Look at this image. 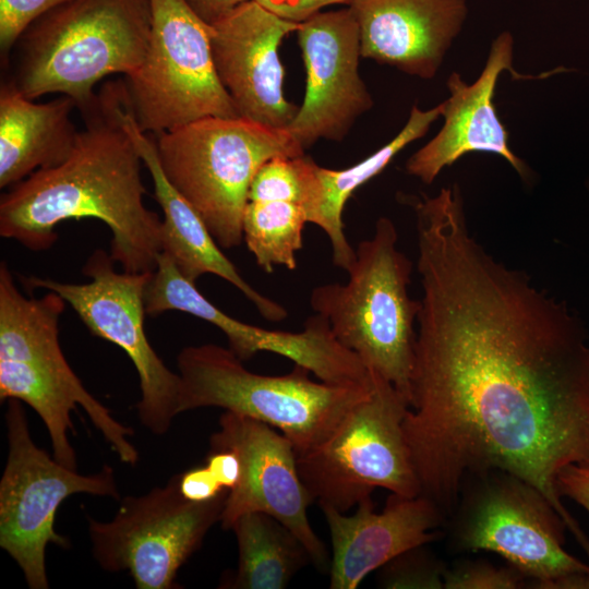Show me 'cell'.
<instances>
[{
    "instance_id": "cell-1",
    "label": "cell",
    "mask_w": 589,
    "mask_h": 589,
    "mask_svg": "<svg viewBox=\"0 0 589 589\" xmlns=\"http://www.w3.org/2000/svg\"><path fill=\"white\" fill-rule=\"evenodd\" d=\"M422 298L404 432L421 485L449 517L464 479L507 471L540 491L589 560V538L556 476L589 462L584 322L470 233L464 201L416 207Z\"/></svg>"
},
{
    "instance_id": "cell-2",
    "label": "cell",
    "mask_w": 589,
    "mask_h": 589,
    "mask_svg": "<svg viewBox=\"0 0 589 589\" xmlns=\"http://www.w3.org/2000/svg\"><path fill=\"white\" fill-rule=\"evenodd\" d=\"M94 108L65 160L33 172L1 196L0 236L44 251L57 241L62 221L96 218L110 229L115 263L128 273H152L161 253V220L143 202L142 159L97 98Z\"/></svg>"
},
{
    "instance_id": "cell-3",
    "label": "cell",
    "mask_w": 589,
    "mask_h": 589,
    "mask_svg": "<svg viewBox=\"0 0 589 589\" xmlns=\"http://www.w3.org/2000/svg\"><path fill=\"white\" fill-rule=\"evenodd\" d=\"M397 240L394 223L380 217L373 236L359 242L348 280L316 286L310 305L341 346L410 404L421 303L409 296L412 263Z\"/></svg>"
},
{
    "instance_id": "cell-4",
    "label": "cell",
    "mask_w": 589,
    "mask_h": 589,
    "mask_svg": "<svg viewBox=\"0 0 589 589\" xmlns=\"http://www.w3.org/2000/svg\"><path fill=\"white\" fill-rule=\"evenodd\" d=\"M149 33L148 0H70L25 31L13 84L32 100L61 93L88 113L98 81L141 65Z\"/></svg>"
},
{
    "instance_id": "cell-5",
    "label": "cell",
    "mask_w": 589,
    "mask_h": 589,
    "mask_svg": "<svg viewBox=\"0 0 589 589\" xmlns=\"http://www.w3.org/2000/svg\"><path fill=\"white\" fill-rule=\"evenodd\" d=\"M242 362L229 348L215 344L183 348L177 357L179 414L218 407L249 417L279 430L299 455L325 441L373 385V376L368 386L314 382L299 364L285 375H263Z\"/></svg>"
},
{
    "instance_id": "cell-6",
    "label": "cell",
    "mask_w": 589,
    "mask_h": 589,
    "mask_svg": "<svg viewBox=\"0 0 589 589\" xmlns=\"http://www.w3.org/2000/svg\"><path fill=\"white\" fill-rule=\"evenodd\" d=\"M157 135L165 176L224 249L243 240V212L260 167L274 157H298L305 151L287 129L242 117L204 118Z\"/></svg>"
},
{
    "instance_id": "cell-7",
    "label": "cell",
    "mask_w": 589,
    "mask_h": 589,
    "mask_svg": "<svg viewBox=\"0 0 589 589\" xmlns=\"http://www.w3.org/2000/svg\"><path fill=\"white\" fill-rule=\"evenodd\" d=\"M449 517L455 550L501 555L529 588L589 589V564L563 548L564 520L525 480L500 469L471 473Z\"/></svg>"
},
{
    "instance_id": "cell-8",
    "label": "cell",
    "mask_w": 589,
    "mask_h": 589,
    "mask_svg": "<svg viewBox=\"0 0 589 589\" xmlns=\"http://www.w3.org/2000/svg\"><path fill=\"white\" fill-rule=\"evenodd\" d=\"M371 393L317 446L297 455L298 471L313 501L348 512L377 489L421 494L404 432L408 401L372 373Z\"/></svg>"
},
{
    "instance_id": "cell-9",
    "label": "cell",
    "mask_w": 589,
    "mask_h": 589,
    "mask_svg": "<svg viewBox=\"0 0 589 589\" xmlns=\"http://www.w3.org/2000/svg\"><path fill=\"white\" fill-rule=\"evenodd\" d=\"M148 2V47L125 85L140 128L158 134L204 118L240 117L214 65L211 25L185 0Z\"/></svg>"
},
{
    "instance_id": "cell-10",
    "label": "cell",
    "mask_w": 589,
    "mask_h": 589,
    "mask_svg": "<svg viewBox=\"0 0 589 589\" xmlns=\"http://www.w3.org/2000/svg\"><path fill=\"white\" fill-rule=\"evenodd\" d=\"M4 422L9 450L0 480V546L31 589H48L47 545L69 546V540L55 530L61 503L76 493L118 500L120 492L111 466L81 474L38 447L20 400L9 399Z\"/></svg>"
},
{
    "instance_id": "cell-11",
    "label": "cell",
    "mask_w": 589,
    "mask_h": 589,
    "mask_svg": "<svg viewBox=\"0 0 589 589\" xmlns=\"http://www.w3.org/2000/svg\"><path fill=\"white\" fill-rule=\"evenodd\" d=\"M228 494L191 502L177 473L164 486L124 496L111 520L87 516L93 557L107 572L128 570L137 589L180 588L178 570L220 521Z\"/></svg>"
},
{
    "instance_id": "cell-12",
    "label": "cell",
    "mask_w": 589,
    "mask_h": 589,
    "mask_svg": "<svg viewBox=\"0 0 589 589\" xmlns=\"http://www.w3.org/2000/svg\"><path fill=\"white\" fill-rule=\"evenodd\" d=\"M88 283L70 284L20 276L28 291L46 289L61 296L89 332L120 347L140 378L139 420L153 434H166L179 414L181 378L155 352L145 334L144 291L152 273H118L104 250H95L82 269Z\"/></svg>"
},
{
    "instance_id": "cell-13",
    "label": "cell",
    "mask_w": 589,
    "mask_h": 589,
    "mask_svg": "<svg viewBox=\"0 0 589 589\" xmlns=\"http://www.w3.org/2000/svg\"><path fill=\"white\" fill-rule=\"evenodd\" d=\"M144 305L149 316L180 311L213 324L225 334L229 349L241 361L268 351L306 368L328 384L366 385L370 381L368 369L336 340L321 315L309 317L298 333L266 329L237 320L208 301L163 252L145 287Z\"/></svg>"
},
{
    "instance_id": "cell-14",
    "label": "cell",
    "mask_w": 589,
    "mask_h": 589,
    "mask_svg": "<svg viewBox=\"0 0 589 589\" xmlns=\"http://www.w3.org/2000/svg\"><path fill=\"white\" fill-rule=\"evenodd\" d=\"M219 430L211 435V448H231L241 461L239 484L231 491L219 524L230 529L245 513H266L290 529L306 548L320 569L328 566V554L308 519L313 502L298 471L297 453L289 438L266 423L231 411L219 418Z\"/></svg>"
},
{
    "instance_id": "cell-15",
    "label": "cell",
    "mask_w": 589,
    "mask_h": 589,
    "mask_svg": "<svg viewBox=\"0 0 589 589\" xmlns=\"http://www.w3.org/2000/svg\"><path fill=\"white\" fill-rule=\"evenodd\" d=\"M297 33L306 88L287 130L306 149L320 139L341 141L373 99L359 74L360 31L348 7L311 15Z\"/></svg>"
},
{
    "instance_id": "cell-16",
    "label": "cell",
    "mask_w": 589,
    "mask_h": 589,
    "mask_svg": "<svg viewBox=\"0 0 589 589\" xmlns=\"http://www.w3.org/2000/svg\"><path fill=\"white\" fill-rule=\"evenodd\" d=\"M300 23L249 0L211 24L214 65L240 117L287 129L299 107L284 95L285 70L278 49Z\"/></svg>"
},
{
    "instance_id": "cell-17",
    "label": "cell",
    "mask_w": 589,
    "mask_h": 589,
    "mask_svg": "<svg viewBox=\"0 0 589 589\" xmlns=\"http://www.w3.org/2000/svg\"><path fill=\"white\" fill-rule=\"evenodd\" d=\"M514 37L503 31L492 41L478 79L468 84L457 72L447 79L449 97L443 101L444 124L437 134L412 154L406 163L408 175L431 184L440 172L469 153H489L504 158L524 181L531 172L527 164L509 147V134L500 120L493 98L504 71L515 80L542 79L573 71L564 67L541 75L518 73L513 65Z\"/></svg>"
},
{
    "instance_id": "cell-18",
    "label": "cell",
    "mask_w": 589,
    "mask_h": 589,
    "mask_svg": "<svg viewBox=\"0 0 589 589\" xmlns=\"http://www.w3.org/2000/svg\"><path fill=\"white\" fill-rule=\"evenodd\" d=\"M106 109L131 137L142 161L147 167L155 199L164 212L160 228L161 252L175 263L179 273L192 284L205 274H214L232 286L271 322L288 316L284 305L255 290L224 254L195 208L169 182L160 166L155 141L140 128L121 87L108 89L103 97Z\"/></svg>"
},
{
    "instance_id": "cell-19",
    "label": "cell",
    "mask_w": 589,
    "mask_h": 589,
    "mask_svg": "<svg viewBox=\"0 0 589 589\" xmlns=\"http://www.w3.org/2000/svg\"><path fill=\"white\" fill-rule=\"evenodd\" d=\"M330 540V589H356L373 570L413 546L438 540L437 528L446 517L429 497H407L390 493L382 512L375 510L372 495L357 504L352 516L329 506H320Z\"/></svg>"
},
{
    "instance_id": "cell-20",
    "label": "cell",
    "mask_w": 589,
    "mask_h": 589,
    "mask_svg": "<svg viewBox=\"0 0 589 589\" xmlns=\"http://www.w3.org/2000/svg\"><path fill=\"white\" fill-rule=\"evenodd\" d=\"M64 299L53 291L39 299L26 298L14 284L5 262L0 265V360L28 362L47 370L79 397L94 426L119 459L135 466L140 459L130 437L133 429L116 420L110 410L83 385L59 344V318Z\"/></svg>"
},
{
    "instance_id": "cell-21",
    "label": "cell",
    "mask_w": 589,
    "mask_h": 589,
    "mask_svg": "<svg viewBox=\"0 0 589 589\" xmlns=\"http://www.w3.org/2000/svg\"><path fill=\"white\" fill-rule=\"evenodd\" d=\"M361 57L433 79L468 15L467 0H349Z\"/></svg>"
},
{
    "instance_id": "cell-22",
    "label": "cell",
    "mask_w": 589,
    "mask_h": 589,
    "mask_svg": "<svg viewBox=\"0 0 589 589\" xmlns=\"http://www.w3.org/2000/svg\"><path fill=\"white\" fill-rule=\"evenodd\" d=\"M69 96L37 104L14 84L0 93V187L14 185L33 172L57 166L71 153L77 134Z\"/></svg>"
},
{
    "instance_id": "cell-23",
    "label": "cell",
    "mask_w": 589,
    "mask_h": 589,
    "mask_svg": "<svg viewBox=\"0 0 589 589\" xmlns=\"http://www.w3.org/2000/svg\"><path fill=\"white\" fill-rule=\"evenodd\" d=\"M443 112V101L422 110L414 105L407 123L388 143L360 163L346 169H328L306 159L308 195L304 208L308 221L320 227L329 239L334 264L348 271L356 259L349 243L342 214L347 201L361 185L380 175L410 143L423 137Z\"/></svg>"
},
{
    "instance_id": "cell-24",
    "label": "cell",
    "mask_w": 589,
    "mask_h": 589,
    "mask_svg": "<svg viewBox=\"0 0 589 589\" xmlns=\"http://www.w3.org/2000/svg\"><path fill=\"white\" fill-rule=\"evenodd\" d=\"M237 539L238 565L220 588L284 589L311 562L298 537L273 516L245 513L230 528Z\"/></svg>"
},
{
    "instance_id": "cell-25",
    "label": "cell",
    "mask_w": 589,
    "mask_h": 589,
    "mask_svg": "<svg viewBox=\"0 0 589 589\" xmlns=\"http://www.w3.org/2000/svg\"><path fill=\"white\" fill-rule=\"evenodd\" d=\"M0 398L17 399L32 407L46 425L55 459L76 470L69 433L73 432L70 414L80 406V399L68 385L32 363L0 360Z\"/></svg>"
},
{
    "instance_id": "cell-26",
    "label": "cell",
    "mask_w": 589,
    "mask_h": 589,
    "mask_svg": "<svg viewBox=\"0 0 589 589\" xmlns=\"http://www.w3.org/2000/svg\"><path fill=\"white\" fill-rule=\"evenodd\" d=\"M308 223L306 212L299 203L249 200L242 218L243 240L264 272L272 273L278 265L293 271Z\"/></svg>"
},
{
    "instance_id": "cell-27",
    "label": "cell",
    "mask_w": 589,
    "mask_h": 589,
    "mask_svg": "<svg viewBox=\"0 0 589 589\" xmlns=\"http://www.w3.org/2000/svg\"><path fill=\"white\" fill-rule=\"evenodd\" d=\"M413 546L378 568L377 585L385 589H441L447 566L426 548Z\"/></svg>"
},
{
    "instance_id": "cell-28",
    "label": "cell",
    "mask_w": 589,
    "mask_h": 589,
    "mask_svg": "<svg viewBox=\"0 0 589 589\" xmlns=\"http://www.w3.org/2000/svg\"><path fill=\"white\" fill-rule=\"evenodd\" d=\"M445 589H517L529 588L528 578L514 566H496L485 561L464 560L447 567Z\"/></svg>"
},
{
    "instance_id": "cell-29",
    "label": "cell",
    "mask_w": 589,
    "mask_h": 589,
    "mask_svg": "<svg viewBox=\"0 0 589 589\" xmlns=\"http://www.w3.org/2000/svg\"><path fill=\"white\" fill-rule=\"evenodd\" d=\"M70 0H0V47L7 53L39 17Z\"/></svg>"
},
{
    "instance_id": "cell-30",
    "label": "cell",
    "mask_w": 589,
    "mask_h": 589,
    "mask_svg": "<svg viewBox=\"0 0 589 589\" xmlns=\"http://www.w3.org/2000/svg\"><path fill=\"white\" fill-rule=\"evenodd\" d=\"M179 489L181 494L191 502L211 501L228 490L221 486L206 466L179 473Z\"/></svg>"
},
{
    "instance_id": "cell-31",
    "label": "cell",
    "mask_w": 589,
    "mask_h": 589,
    "mask_svg": "<svg viewBox=\"0 0 589 589\" xmlns=\"http://www.w3.org/2000/svg\"><path fill=\"white\" fill-rule=\"evenodd\" d=\"M555 484L561 497L567 496L589 514V462L567 465L557 473Z\"/></svg>"
},
{
    "instance_id": "cell-32",
    "label": "cell",
    "mask_w": 589,
    "mask_h": 589,
    "mask_svg": "<svg viewBox=\"0 0 589 589\" xmlns=\"http://www.w3.org/2000/svg\"><path fill=\"white\" fill-rule=\"evenodd\" d=\"M276 15L301 23L321 9L332 4H347L349 0H255Z\"/></svg>"
},
{
    "instance_id": "cell-33",
    "label": "cell",
    "mask_w": 589,
    "mask_h": 589,
    "mask_svg": "<svg viewBox=\"0 0 589 589\" xmlns=\"http://www.w3.org/2000/svg\"><path fill=\"white\" fill-rule=\"evenodd\" d=\"M223 488L233 490L240 482L242 467L238 454L231 448H209L206 465Z\"/></svg>"
},
{
    "instance_id": "cell-34",
    "label": "cell",
    "mask_w": 589,
    "mask_h": 589,
    "mask_svg": "<svg viewBox=\"0 0 589 589\" xmlns=\"http://www.w3.org/2000/svg\"><path fill=\"white\" fill-rule=\"evenodd\" d=\"M190 8L207 24H214L249 0H185Z\"/></svg>"
},
{
    "instance_id": "cell-35",
    "label": "cell",
    "mask_w": 589,
    "mask_h": 589,
    "mask_svg": "<svg viewBox=\"0 0 589 589\" xmlns=\"http://www.w3.org/2000/svg\"><path fill=\"white\" fill-rule=\"evenodd\" d=\"M587 188H588V190H589V180H588V182H587Z\"/></svg>"
}]
</instances>
